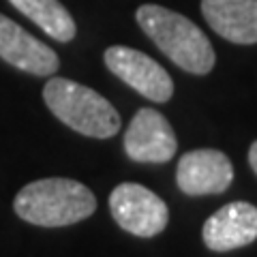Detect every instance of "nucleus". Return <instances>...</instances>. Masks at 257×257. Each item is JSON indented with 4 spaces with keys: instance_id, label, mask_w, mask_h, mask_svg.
Here are the masks:
<instances>
[{
    "instance_id": "obj_1",
    "label": "nucleus",
    "mask_w": 257,
    "mask_h": 257,
    "mask_svg": "<svg viewBox=\"0 0 257 257\" xmlns=\"http://www.w3.org/2000/svg\"><path fill=\"white\" fill-rule=\"evenodd\" d=\"M140 28L161 52L182 71L193 75L210 73L216 56L210 39L189 18L161 5H142L135 13Z\"/></svg>"
},
{
    "instance_id": "obj_8",
    "label": "nucleus",
    "mask_w": 257,
    "mask_h": 257,
    "mask_svg": "<svg viewBox=\"0 0 257 257\" xmlns=\"http://www.w3.org/2000/svg\"><path fill=\"white\" fill-rule=\"evenodd\" d=\"M0 58L30 75H52L60 60L50 45L26 32L18 22L0 13Z\"/></svg>"
},
{
    "instance_id": "obj_4",
    "label": "nucleus",
    "mask_w": 257,
    "mask_h": 257,
    "mask_svg": "<svg viewBox=\"0 0 257 257\" xmlns=\"http://www.w3.org/2000/svg\"><path fill=\"white\" fill-rule=\"evenodd\" d=\"M109 212L124 231L140 238L159 236L170 223L167 204L138 182H122L109 193Z\"/></svg>"
},
{
    "instance_id": "obj_11",
    "label": "nucleus",
    "mask_w": 257,
    "mask_h": 257,
    "mask_svg": "<svg viewBox=\"0 0 257 257\" xmlns=\"http://www.w3.org/2000/svg\"><path fill=\"white\" fill-rule=\"evenodd\" d=\"M9 3L30 22H35L47 37L60 43H69L75 39L77 26L73 15L60 0H9Z\"/></svg>"
},
{
    "instance_id": "obj_12",
    "label": "nucleus",
    "mask_w": 257,
    "mask_h": 257,
    "mask_svg": "<svg viewBox=\"0 0 257 257\" xmlns=\"http://www.w3.org/2000/svg\"><path fill=\"white\" fill-rule=\"evenodd\" d=\"M248 165H251V170L257 176V140L251 144V148H248Z\"/></svg>"
},
{
    "instance_id": "obj_7",
    "label": "nucleus",
    "mask_w": 257,
    "mask_h": 257,
    "mask_svg": "<svg viewBox=\"0 0 257 257\" xmlns=\"http://www.w3.org/2000/svg\"><path fill=\"white\" fill-rule=\"evenodd\" d=\"M234 182L229 157L214 148L184 152L176 167V184L184 195H221Z\"/></svg>"
},
{
    "instance_id": "obj_9",
    "label": "nucleus",
    "mask_w": 257,
    "mask_h": 257,
    "mask_svg": "<svg viewBox=\"0 0 257 257\" xmlns=\"http://www.w3.org/2000/svg\"><path fill=\"white\" fill-rule=\"evenodd\" d=\"M204 244L216 253L251 244L257 240V208L248 202H231L219 208L202 229Z\"/></svg>"
},
{
    "instance_id": "obj_2",
    "label": "nucleus",
    "mask_w": 257,
    "mask_h": 257,
    "mask_svg": "<svg viewBox=\"0 0 257 257\" xmlns=\"http://www.w3.org/2000/svg\"><path fill=\"white\" fill-rule=\"evenodd\" d=\"M15 214L39 227H67L92 216L96 197L71 178H43L26 184L13 199Z\"/></svg>"
},
{
    "instance_id": "obj_6",
    "label": "nucleus",
    "mask_w": 257,
    "mask_h": 257,
    "mask_svg": "<svg viewBox=\"0 0 257 257\" xmlns=\"http://www.w3.org/2000/svg\"><path fill=\"white\" fill-rule=\"evenodd\" d=\"M176 148L178 142L170 120L152 107H142L124 131V152L135 163H167Z\"/></svg>"
},
{
    "instance_id": "obj_3",
    "label": "nucleus",
    "mask_w": 257,
    "mask_h": 257,
    "mask_svg": "<svg viewBox=\"0 0 257 257\" xmlns=\"http://www.w3.org/2000/svg\"><path fill=\"white\" fill-rule=\"evenodd\" d=\"M43 101L60 122L86 138H114L122 124L120 114L105 96L67 77H52L43 86Z\"/></svg>"
},
{
    "instance_id": "obj_10",
    "label": "nucleus",
    "mask_w": 257,
    "mask_h": 257,
    "mask_svg": "<svg viewBox=\"0 0 257 257\" xmlns=\"http://www.w3.org/2000/svg\"><path fill=\"white\" fill-rule=\"evenodd\" d=\"M202 15L208 26L227 41L257 43V0H202Z\"/></svg>"
},
{
    "instance_id": "obj_5",
    "label": "nucleus",
    "mask_w": 257,
    "mask_h": 257,
    "mask_svg": "<svg viewBox=\"0 0 257 257\" xmlns=\"http://www.w3.org/2000/svg\"><path fill=\"white\" fill-rule=\"evenodd\" d=\"M103 62L118 79L148 101L167 103L172 99L174 82L170 73L148 54L124 45H111L103 54Z\"/></svg>"
}]
</instances>
